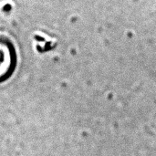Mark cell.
Instances as JSON below:
<instances>
[{"instance_id":"obj_1","label":"cell","mask_w":156,"mask_h":156,"mask_svg":"<svg viewBox=\"0 0 156 156\" xmlns=\"http://www.w3.org/2000/svg\"><path fill=\"white\" fill-rule=\"evenodd\" d=\"M17 65L16 50L10 39L0 36V83L14 74Z\"/></svg>"}]
</instances>
